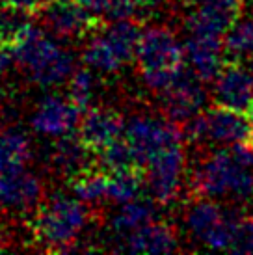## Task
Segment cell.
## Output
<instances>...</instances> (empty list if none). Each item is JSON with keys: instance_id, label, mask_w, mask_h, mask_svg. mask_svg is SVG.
Returning a JSON list of instances; mask_svg holds the SVG:
<instances>
[{"instance_id": "4", "label": "cell", "mask_w": 253, "mask_h": 255, "mask_svg": "<svg viewBox=\"0 0 253 255\" xmlns=\"http://www.w3.org/2000/svg\"><path fill=\"white\" fill-rule=\"evenodd\" d=\"M179 127L186 142L216 143L220 147H233L237 143L252 142L253 134L250 116L224 107L205 110Z\"/></svg>"}, {"instance_id": "24", "label": "cell", "mask_w": 253, "mask_h": 255, "mask_svg": "<svg viewBox=\"0 0 253 255\" xmlns=\"http://www.w3.org/2000/svg\"><path fill=\"white\" fill-rule=\"evenodd\" d=\"M97 162L108 173L121 170H136V168L141 170L138 166V160H136V155H134L130 143L126 140H121V138L99 151Z\"/></svg>"}, {"instance_id": "6", "label": "cell", "mask_w": 253, "mask_h": 255, "mask_svg": "<svg viewBox=\"0 0 253 255\" xmlns=\"http://www.w3.org/2000/svg\"><path fill=\"white\" fill-rule=\"evenodd\" d=\"M205 84L207 82L197 77V73L190 65H183L171 86L160 92L164 118L177 125H183L194 116L205 112V105L209 101Z\"/></svg>"}, {"instance_id": "32", "label": "cell", "mask_w": 253, "mask_h": 255, "mask_svg": "<svg viewBox=\"0 0 253 255\" xmlns=\"http://www.w3.org/2000/svg\"><path fill=\"white\" fill-rule=\"evenodd\" d=\"M0 134H2V128H0Z\"/></svg>"}, {"instance_id": "28", "label": "cell", "mask_w": 253, "mask_h": 255, "mask_svg": "<svg viewBox=\"0 0 253 255\" xmlns=\"http://www.w3.org/2000/svg\"><path fill=\"white\" fill-rule=\"evenodd\" d=\"M231 252L253 254V216H239L233 227Z\"/></svg>"}, {"instance_id": "15", "label": "cell", "mask_w": 253, "mask_h": 255, "mask_svg": "<svg viewBox=\"0 0 253 255\" xmlns=\"http://www.w3.org/2000/svg\"><path fill=\"white\" fill-rule=\"evenodd\" d=\"M50 164L60 173L71 179L99 166L97 153L88 147L78 134L60 136V140L52 145V151H50Z\"/></svg>"}, {"instance_id": "14", "label": "cell", "mask_w": 253, "mask_h": 255, "mask_svg": "<svg viewBox=\"0 0 253 255\" xmlns=\"http://www.w3.org/2000/svg\"><path fill=\"white\" fill-rule=\"evenodd\" d=\"M0 205L30 211L43 205V184L24 170L0 171Z\"/></svg>"}, {"instance_id": "30", "label": "cell", "mask_w": 253, "mask_h": 255, "mask_svg": "<svg viewBox=\"0 0 253 255\" xmlns=\"http://www.w3.org/2000/svg\"><path fill=\"white\" fill-rule=\"evenodd\" d=\"M2 6L15 13L39 15L47 6V0H2Z\"/></svg>"}, {"instance_id": "16", "label": "cell", "mask_w": 253, "mask_h": 255, "mask_svg": "<svg viewBox=\"0 0 253 255\" xmlns=\"http://www.w3.org/2000/svg\"><path fill=\"white\" fill-rule=\"evenodd\" d=\"M175 231L162 222H151L118 242V250L130 254H169L177 250Z\"/></svg>"}, {"instance_id": "31", "label": "cell", "mask_w": 253, "mask_h": 255, "mask_svg": "<svg viewBox=\"0 0 253 255\" xmlns=\"http://www.w3.org/2000/svg\"><path fill=\"white\" fill-rule=\"evenodd\" d=\"M82 6H86L88 9H92L95 15H106V4L108 0H78Z\"/></svg>"}, {"instance_id": "11", "label": "cell", "mask_w": 253, "mask_h": 255, "mask_svg": "<svg viewBox=\"0 0 253 255\" xmlns=\"http://www.w3.org/2000/svg\"><path fill=\"white\" fill-rule=\"evenodd\" d=\"M184 56L197 77L212 82L225 65L224 39L211 34H188L184 39Z\"/></svg>"}, {"instance_id": "2", "label": "cell", "mask_w": 253, "mask_h": 255, "mask_svg": "<svg viewBox=\"0 0 253 255\" xmlns=\"http://www.w3.org/2000/svg\"><path fill=\"white\" fill-rule=\"evenodd\" d=\"M184 58V45L169 28L151 26L143 30L136 60L149 90L156 93L168 90L183 67Z\"/></svg>"}, {"instance_id": "23", "label": "cell", "mask_w": 253, "mask_h": 255, "mask_svg": "<svg viewBox=\"0 0 253 255\" xmlns=\"http://www.w3.org/2000/svg\"><path fill=\"white\" fill-rule=\"evenodd\" d=\"M73 192L86 203H95L99 199L108 198V171L97 166L77 175L73 179Z\"/></svg>"}, {"instance_id": "18", "label": "cell", "mask_w": 253, "mask_h": 255, "mask_svg": "<svg viewBox=\"0 0 253 255\" xmlns=\"http://www.w3.org/2000/svg\"><path fill=\"white\" fill-rule=\"evenodd\" d=\"M156 216L155 199H132L128 203H123L120 214L114 218L112 227L118 241L125 239L126 235L134 233L136 229L151 224Z\"/></svg>"}, {"instance_id": "7", "label": "cell", "mask_w": 253, "mask_h": 255, "mask_svg": "<svg viewBox=\"0 0 253 255\" xmlns=\"http://www.w3.org/2000/svg\"><path fill=\"white\" fill-rule=\"evenodd\" d=\"M41 15L52 34L60 37H84L105 28L103 17L82 6L78 0H54L43 7Z\"/></svg>"}, {"instance_id": "21", "label": "cell", "mask_w": 253, "mask_h": 255, "mask_svg": "<svg viewBox=\"0 0 253 255\" xmlns=\"http://www.w3.org/2000/svg\"><path fill=\"white\" fill-rule=\"evenodd\" d=\"M30 158L28 138L17 128L0 134V171L22 170Z\"/></svg>"}, {"instance_id": "10", "label": "cell", "mask_w": 253, "mask_h": 255, "mask_svg": "<svg viewBox=\"0 0 253 255\" xmlns=\"http://www.w3.org/2000/svg\"><path fill=\"white\" fill-rule=\"evenodd\" d=\"M242 0H192L186 15V34H211L224 37L240 17Z\"/></svg>"}, {"instance_id": "8", "label": "cell", "mask_w": 253, "mask_h": 255, "mask_svg": "<svg viewBox=\"0 0 253 255\" xmlns=\"http://www.w3.org/2000/svg\"><path fill=\"white\" fill-rule=\"evenodd\" d=\"M212 101L216 107L253 114V73L240 62H227L212 80Z\"/></svg>"}, {"instance_id": "26", "label": "cell", "mask_w": 253, "mask_h": 255, "mask_svg": "<svg viewBox=\"0 0 253 255\" xmlns=\"http://www.w3.org/2000/svg\"><path fill=\"white\" fill-rule=\"evenodd\" d=\"M82 62L88 67H93L99 71H118L123 65L121 58L116 54V50L110 47V43L106 41L105 36L95 37L88 45V49L82 54Z\"/></svg>"}, {"instance_id": "27", "label": "cell", "mask_w": 253, "mask_h": 255, "mask_svg": "<svg viewBox=\"0 0 253 255\" xmlns=\"http://www.w3.org/2000/svg\"><path fill=\"white\" fill-rule=\"evenodd\" d=\"M93 93V77L88 69H77L71 75L69 82V99L80 107L82 110H86L88 103L92 99Z\"/></svg>"}, {"instance_id": "12", "label": "cell", "mask_w": 253, "mask_h": 255, "mask_svg": "<svg viewBox=\"0 0 253 255\" xmlns=\"http://www.w3.org/2000/svg\"><path fill=\"white\" fill-rule=\"evenodd\" d=\"M84 110L77 107L71 99L47 97L39 105L37 112L32 118V125L39 134L63 136L71 134L80 125Z\"/></svg>"}, {"instance_id": "17", "label": "cell", "mask_w": 253, "mask_h": 255, "mask_svg": "<svg viewBox=\"0 0 253 255\" xmlns=\"http://www.w3.org/2000/svg\"><path fill=\"white\" fill-rule=\"evenodd\" d=\"M227 216L220 209L218 203H214V199L209 198H197L186 211L184 224L188 227V231L194 235V239L205 242V239L222 224Z\"/></svg>"}, {"instance_id": "20", "label": "cell", "mask_w": 253, "mask_h": 255, "mask_svg": "<svg viewBox=\"0 0 253 255\" xmlns=\"http://www.w3.org/2000/svg\"><path fill=\"white\" fill-rule=\"evenodd\" d=\"M229 62H253V17H239L224 37Z\"/></svg>"}, {"instance_id": "5", "label": "cell", "mask_w": 253, "mask_h": 255, "mask_svg": "<svg viewBox=\"0 0 253 255\" xmlns=\"http://www.w3.org/2000/svg\"><path fill=\"white\" fill-rule=\"evenodd\" d=\"M125 140L130 143L138 166L147 170V164L164 149L184 142L181 127L168 118L156 120L149 116H134L125 125Z\"/></svg>"}, {"instance_id": "1", "label": "cell", "mask_w": 253, "mask_h": 255, "mask_svg": "<svg viewBox=\"0 0 253 255\" xmlns=\"http://www.w3.org/2000/svg\"><path fill=\"white\" fill-rule=\"evenodd\" d=\"M196 198H233L246 201L253 198V142L220 147L199 160L192 173Z\"/></svg>"}, {"instance_id": "25", "label": "cell", "mask_w": 253, "mask_h": 255, "mask_svg": "<svg viewBox=\"0 0 253 255\" xmlns=\"http://www.w3.org/2000/svg\"><path fill=\"white\" fill-rule=\"evenodd\" d=\"M73 73H75L73 71V56L65 50H58L45 64L35 67L34 71H30V78L41 86H52L63 82Z\"/></svg>"}, {"instance_id": "13", "label": "cell", "mask_w": 253, "mask_h": 255, "mask_svg": "<svg viewBox=\"0 0 253 255\" xmlns=\"http://www.w3.org/2000/svg\"><path fill=\"white\" fill-rule=\"evenodd\" d=\"M125 134V123L118 112L110 108H90L84 110L78 125V136L95 153Z\"/></svg>"}, {"instance_id": "22", "label": "cell", "mask_w": 253, "mask_h": 255, "mask_svg": "<svg viewBox=\"0 0 253 255\" xmlns=\"http://www.w3.org/2000/svg\"><path fill=\"white\" fill-rule=\"evenodd\" d=\"M143 179H145V171L138 168L108 173V198L121 205L132 201L140 196Z\"/></svg>"}, {"instance_id": "29", "label": "cell", "mask_w": 253, "mask_h": 255, "mask_svg": "<svg viewBox=\"0 0 253 255\" xmlns=\"http://www.w3.org/2000/svg\"><path fill=\"white\" fill-rule=\"evenodd\" d=\"M138 11H140L138 0H108L106 4V17L112 21L130 19Z\"/></svg>"}, {"instance_id": "19", "label": "cell", "mask_w": 253, "mask_h": 255, "mask_svg": "<svg viewBox=\"0 0 253 255\" xmlns=\"http://www.w3.org/2000/svg\"><path fill=\"white\" fill-rule=\"evenodd\" d=\"M141 34L143 30L140 24L132 19H121L110 24L105 32L106 41L110 43V47L116 50V54L121 58V62L126 64L132 58H136L138 45H140Z\"/></svg>"}, {"instance_id": "3", "label": "cell", "mask_w": 253, "mask_h": 255, "mask_svg": "<svg viewBox=\"0 0 253 255\" xmlns=\"http://www.w3.org/2000/svg\"><path fill=\"white\" fill-rule=\"evenodd\" d=\"M90 218L78 199L56 196L41 205L34 220V237L49 252H69Z\"/></svg>"}, {"instance_id": "9", "label": "cell", "mask_w": 253, "mask_h": 255, "mask_svg": "<svg viewBox=\"0 0 253 255\" xmlns=\"http://www.w3.org/2000/svg\"><path fill=\"white\" fill-rule=\"evenodd\" d=\"M184 173L183 143L164 149L147 164L145 179L151 198L156 203H169L179 194Z\"/></svg>"}]
</instances>
